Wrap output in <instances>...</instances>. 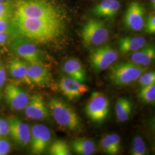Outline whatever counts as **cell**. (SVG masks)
I'll return each instance as SVG.
<instances>
[{
    "label": "cell",
    "mask_w": 155,
    "mask_h": 155,
    "mask_svg": "<svg viewBox=\"0 0 155 155\" xmlns=\"http://www.w3.org/2000/svg\"><path fill=\"white\" fill-rule=\"evenodd\" d=\"M61 21L21 17H12V33L38 43H48L56 39L61 31Z\"/></svg>",
    "instance_id": "cell-1"
},
{
    "label": "cell",
    "mask_w": 155,
    "mask_h": 155,
    "mask_svg": "<svg viewBox=\"0 0 155 155\" xmlns=\"http://www.w3.org/2000/svg\"><path fill=\"white\" fill-rule=\"evenodd\" d=\"M13 6V16L61 21L59 12L46 0H18Z\"/></svg>",
    "instance_id": "cell-2"
},
{
    "label": "cell",
    "mask_w": 155,
    "mask_h": 155,
    "mask_svg": "<svg viewBox=\"0 0 155 155\" xmlns=\"http://www.w3.org/2000/svg\"><path fill=\"white\" fill-rule=\"evenodd\" d=\"M50 111L57 124L70 132H77L82 127V121L76 111L63 101L52 98L49 103Z\"/></svg>",
    "instance_id": "cell-3"
},
{
    "label": "cell",
    "mask_w": 155,
    "mask_h": 155,
    "mask_svg": "<svg viewBox=\"0 0 155 155\" xmlns=\"http://www.w3.org/2000/svg\"><path fill=\"white\" fill-rule=\"evenodd\" d=\"M147 68L132 62L121 63L109 67V78L113 84L125 86L137 81Z\"/></svg>",
    "instance_id": "cell-4"
},
{
    "label": "cell",
    "mask_w": 155,
    "mask_h": 155,
    "mask_svg": "<svg viewBox=\"0 0 155 155\" xmlns=\"http://www.w3.org/2000/svg\"><path fill=\"white\" fill-rule=\"evenodd\" d=\"M81 37L84 45L88 47L100 46L108 40L109 32L103 21L90 19L83 26Z\"/></svg>",
    "instance_id": "cell-5"
},
{
    "label": "cell",
    "mask_w": 155,
    "mask_h": 155,
    "mask_svg": "<svg viewBox=\"0 0 155 155\" xmlns=\"http://www.w3.org/2000/svg\"><path fill=\"white\" fill-rule=\"evenodd\" d=\"M86 113L93 122L101 123L108 116L109 101L102 93L94 91L90 96L86 107Z\"/></svg>",
    "instance_id": "cell-6"
},
{
    "label": "cell",
    "mask_w": 155,
    "mask_h": 155,
    "mask_svg": "<svg viewBox=\"0 0 155 155\" xmlns=\"http://www.w3.org/2000/svg\"><path fill=\"white\" fill-rule=\"evenodd\" d=\"M10 48L15 55L28 63L41 61L40 52L36 46L28 39L16 36L12 41Z\"/></svg>",
    "instance_id": "cell-7"
},
{
    "label": "cell",
    "mask_w": 155,
    "mask_h": 155,
    "mask_svg": "<svg viewBox=\"0 0 155 155\" xmlns=\"http://www.w3.org/2000/svg\"><path fill=\"white\" fill-rule=\"evenodd\" d=\"M118 58L116 51L109 45L101 46L93 50L89 56L91 67L97 72L105 70L111 66Z\"/></svg>",
    "instance_id": "cell-8"
},
{
    "label": "cell",
    "mask_w": 155,
    "mask_h": 155,
    "mask_svg": "<svg viewBox=\"0 0 155 155\" xmlns=\"http://www.w3.org/2000/svg\"><path fill=\"white\" fill-rule=\"evenodd\" d=\"M51 140L50 129L45 125L39 124L33 125L31 129V150L35 155L45 152Z\"/></svg>",
    "instance_id": "cell-9"
},
{
    "label": "cell",
    "mask_w": 155,
    "mask_h": 155,
    "mask_svg": "<svg viewBox=\"0 0 155 155\" xmlns=\"http://www.w3.org/2000/svg\"><path fill=\"white\" fill-rule=\"evenodd\" d=\"M9 127V136L19 147L25 148L30 143L31 128L27 124L16 116H9L7 118Z\"/></svg>",
    "instance_id": "cell-10"
},
{
    "label": "cell",
    "mask_w": 155,
    "mask_h": 155,
    "mask_svg": "<svg viewBox=\"0 0 155 155\" xmlns=\"http://www.w3.org/2000/svg\"><path fill=\"white\" fill-rule=\"evenodd\" d=\"M4 95L7 104L15 110H24L29 100L27 93L13 83L8 84L6 86Z\"/></svg>",
    "instance_id": "cell-11"
},
{
    "label": "cell",
    "mask_w": 155,
    "mask_h": 155,
    "mask_svg": "<svg viewBox=\"0 0 155 155\" xmlns=\"http://www.w3.org/2000/svg\"><path fill=\"white\" fill-rule=\"evenodd\" d=\"M145 9L137 2H132L127 8L124 17V24L127 28L134 31H140L145 25Z\"/></svg>",
    "instance_id": "cell-12"
},
{
    "label": "cell",
    "mask_w": 155,
    "mask_h": 155,
    "mask_svg": "<svg viewBox=\"0 0 155 155\" xmlns=\"http://www.w3.org/2000/svg\"><path fill=\"white\" fill-rule=\"evenodd\" d=\"M59 87L61 93L70 100H78L89 91L87 86L69 77L61 78Z\"/></svg>",
    "instance_id": "cell-13"
},
{
    "label": "cell",
    "mask_w": 155,
    "mask_h": 155,
    "mask_svg": "<svg viewBox=\"0 0 155 155\" xmlns=\"http://www.w3.org/2000/svg\"><path fill=\"white\" fill-rule=\"evenodd\" d=\"M28 77L31 85L39 87L48 86L51 82L50 71L42 61L28 64Z\"/></svg>",
    "instance_id": "cell-14"
},
{
    "label": "cell",
    "mask_w": 155,
    "mask_h": 155,
    "mask_svg": "<svg viewBox=\"0 0 155 155\" xmlns=\"http://www.w3.org/2000/svg\"><path fill=\"white\" fill-rule=\"evenodd\" d=\"M24 110L27 117L32 120H44L50 116V110L41 96L38 94L29 98L28 104Z\"/></svg>",
    "instance_id": "cell-15"
},
{
    "label": "cell",
    "mask_w": 155,
    "mask_h": 155,
    "mask_svg": "<svg viewBox=\"0 0 155 155\" xmlns=\"http://www.w3.org/2000/svg\"><path fill=\"white\" fill-rule=\"evenodd\" d=\"M28 63L21 59H13L8 64V70L12 77L31 85L28 77Z\"/></svg>",
    "instance_id": "cell-16"
},
{
    "label": "cell",
    "mask_w": 155,
    "mask_h": 155,
    "mask_svg": "<svg viewBox=\"0 0 155 155\" xmlns=\"http://www.w3.org/2000/svg\"><path fill=\"white\" fill-rule=\"evenodd\" d=\"M146 44L147 40L143 36H126L119 40L118 47L122 55H126L142 48Z\"/></svg>",
    "instance_id": "cell-17"
},
{
    "label": "cell",
    "mask_w": 155,
    "mask_h": 155,
    "mask_svg": "<svg viewBox=\"0 0 155 155\" xmlns=\"http://www.w3.org/2000/svg\"><path fill=\"white\" fill-rule=\"evenodd\" d=\"M63 70L69 77L83 83L86 80V73L82 64L76 58H70L64 62Z\"/></svg>",
    "instance_id": "cell-18"
},
{
    "label": "cell",
    "mask_w": 155,
    "mask_h": 155,
    "mask_svg": "<svg viewBox=\"0 0 155 155\" xmlns=\"http://www.w3.org/2000/svg\"><path fill=\"white\" fill-rule=\"evenodd\" d=\"M155 58V47L152 45H145L144 47L132 53L131 62L141 66L150 65L154 61Z\"/></svg>",
    "instance_id": "cell-19"
},
{
    "label": "cell",
    "mask_w": 155,
    "mask_h": 155,
    "mask_svg": "<svg viewBox=\"0 0 155 155\" xmlns=\"http://www.w3.org/2000/svg\"><path fill=\"white\" fill-rule=\"evenodd\" d=\"M120 8L118 0H103L94 7L93 12L97 16L111 18L116 15Z\"/></svg>",
    "instance_id": "cell-20"
},
{
    "label": "cell",
    "mask_w": 155,
    "mask_h": 155,
    "mask_svg": "<svg viewBox=\"0 0 155 155\" xmlns=\"http://www.w3.org/2000/svg\"><path fill=\"white\" fill-rule=\"evenodd\" d=\"M100 148L107 155H116L121 148V138L117 133L105 136L100 141Z\"/></svg>",
    "instance_id": "cell-21"
},
{
    "label": "cell",
    "mask_w": 155,
    "mask_h": 155,
    "mask_svg": "<svg viewBox=\"0 0 155 155\" xmlns=\"http://www.w3.org/2000/svg\"><path fill=\"white\" fill-rule=\"evenodd\" d=\"M132 109V104L127 98H119L115 105L117 118L118 121H127L129 118Z\"/></svg>",
    "instance_id": "cell-22"
},
{
    "label": "cell",
    "mask_w": 155,
    "mask_h": 155,
    "mask_svg": "<svg viewBox=\"0 0 155 155\" xmlns=\"http://www.w3.org/2000/svg\"><path fill=\"white\" fill-rule=\"evenodd\" d=\"M71 146L74 151L79 155H92L96 150L95 143L92 140L84 138L74 140Z\"/></svg>",
    "instance_id": "cell-23"
},
{
    "label": "cell",
    "mask_w": 155,
    "mask_h": 155,
    "mask_svg": "<svg viewBox=\"0 0 155 155\" xmlns=\"http://www.w3.org/2000/svg\"><path fill=\"white\" fill-rule=\"evenodd\" d=\"M50 153L52 155H71L70 147L65 141L56 140L51 145Z\"/></svg>",
    "instance_id": "cell-24"
},
{
    "label": "cell",
    "mask_w": 155,
    "mask_h": 155,
    "mask_svg": "<svg viewBox=\"0 0 155 155\" xmlns=\"http://www.w3.org/2000/svg\"><path fill=\"white\" fill-rule=\"evenodd\" d=\"M140 99L144 102L153 104L155 101V83L141 87L139 93Z\"/></svg>",
    "instance_id": "cell-25"
},
{
    "label": "cell",
    "mask_w": 155,
    "mask_h": 155,
    "mask_svg": "<svg viewBox=\"0 0 155 155\" xmlns=\"http://www.w3.org/2000/svg\"><path fill=\"white\" fill-rule=\"evenodd\" d=\"M146 152V145L140 136L135 137L133 140L131 153L133 155H143Z\"/></svg>",
    "instance_id": "cell-26"
},
{
    "label": "cell",
    "mask_w": 155,
    "mask_h": 155,
    "mask_svg": "<svg viewBox=\"0 0 155 155\" xmlns=\"http://www.w3.org/2000/svg\"><path fill=\"white\" fill-rule=\"evenodd\" d=\"M140 86L141 87H145L155 83V73L153 72H145L138 79Z\"/></svg>",
    "instance_id": "cell-27"
},
{
    "label": "cell",
    "mask_w": 155,
    "mask_h": 155,
    "mask_svg": "<svg viewBox=\"0 0 155 155\" xmlns=\"http://www.w3.org/2000/svg\"><path fill=\"white\" fill-rule=\"evenodd\" d=\"M14 6L10 2H0V17H12L13 14Z\"/></svg>",
    "instance_id": "cell-28"
},
{
    "label": "cell",
    "mask_w": 155,
    "mask_h": 155,
    "mask_svg": "<svg viewBox=\"0 0 155 155\" xmlns=\"http://www.w3.org/2000/svg\"><path fill=\"white\" fill-rule=\"evenodd\" d=\"M11 149V143L7 137L0 138V155H7Z\"/></svg>",
    "instance_id": "cell-29"
},
{
    "label": "cell",
    "mask_w": 155,
    "mask_h": 155,
    "mask_svg": "<svg viewBox=\"0 0 155 155\" xmlns=\"http://www.w3.org/2000/svg\"><path fill=\"white\" fill-rule=\"evenodd\" d=\"M145 31L149 34L155 33V13H152L148 17L145 24Z\"/></svg>",
    "instance_id": "cell-30"
},
{
    "label": "cell",
    "mask_w": 155,
    "mask_h": 155,
    "mask_svg": "<svg viewBox=\"0 0 155 155\" xmlns=\"http://www.w3.org/2000/svg\"><path fill=\"white\" fill-rule=\"evenodd\" d=\"M9 136V127L7 119L0 117V138Z\"/></svg>",
    "instance_id": "cell-31"
},
{
    "label": "cell",
    "mask_w": 155,
    "mask_h": 155,
    "mask_svg": "<svg viewBox=\"0 0 155 155\" xmlns=\"http://www.w3.org/2000/svg\"><path fill=\"white\" fill-rule=\"evenodd\" d=\"M12 17H0V32H11Z\"/></svg>",
    "instance_id": "cell-32"
},
{
    "label": "cell",
    "mask_w": 155,
    "mask_h": 155,
    "mask_svg": "<svg viewBox=\"0 0 155 155\" xmlns=\"http://www.w3.org/2000/svg\"><path fill=\"white\" fill-rule=\"evenodd\" d=\"M6 80V72L5 68L4 66L0 68V99L2 97V90Z\"/></svg>",
    "instance_id": "cell-33"
},
{
    "label": "cell",
    "mask_w": 155,
    "mask_h": 155,
    "mask_svg": "<svg viewBox=\"0 0 155 155\" xmlns=\"http://www.w3.org/2000/svg\"><path fill=\"white\" fill-rule=\"evenodd\" d=\"M11 32H0V45H4L10 39Z\"/></svg>",
    "instance_id": "cell-34"
},
{
    "label": "cell",
    "mask_w": 155,
    "mask_h": 155,
    "mask_svg": "<svg viewBox=\"0 0 155 155\" xmlns=\"http://www.w3.org/2000/svg\"><path fill=\"white\" fill-rule=\"evenodd\" d=\"M150 2H151V5L152 8L155 9V0H150Z\"/></svg>",
    "instance_id": "cell-35"
},
{
    "label": "cell",
    "mask_w": 155,
    "mask_h": 155,
    "mask_svg": "<svg viewBox=\"0 0 155 155\" xmlns=\"http://www.w3.org/2000/svg\"><path fill=\"white\" fill-rule=\"evenodd\" d=\"M1 66H2V64H1V59H0V68Z\"/></svg>",
    "instance_id": "cell-36"
},
{
    "label": "cell",
    "mask_w": 155,
    "mask_h": 155,
    "mask_svg": "<svg viewBox=\"0 0 155 155\" xmlns=\"http://www.w3.org/2000/svg\"><path fill=\"white\" fill-rule=\"evenodd\" d=\"M6 0H0V2H3V1H5Z\"/></svg>",
    "instance_id": "cell-37"
}]
</instances>
